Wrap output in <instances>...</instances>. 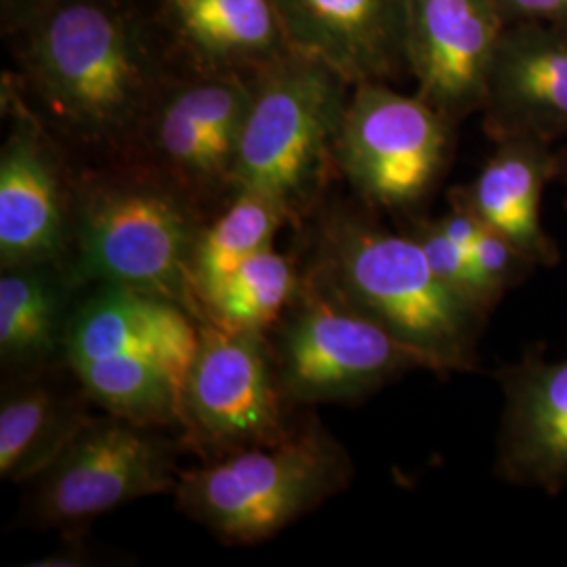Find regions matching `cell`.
I'll return each mask as SVG.
<instances>
[{"label":"cell","mask_w":567,"mask_h":567,"mask_svg":"<svg viewBox=\"0 0 567 567\" xmlns=\"http://www.w3.org/2000/svg\"><path fill=\"white\" fill-rule=\"evenodd\" d=\"M23 95L70 142L128 156L171 79L124 0H47L4 32Z\"/></svg>","instance_id":"cell-1"},{"label":"cell","mask_w":567,"mask_h":567,"mask_svg":"<svg viewBox=\"0 0 567 567\" xmlns=\"http://www.w3.org/2000/svg\"><path fill=\"white\" fill-rule=\"evenodd\" d=\"M368 208L337 206L320 217L305 274L383 326L425 370L475 372L489 316L435 276L414 236L391 231Z\"/></svg>","instance_id":"cell-2"},{"label":"cell","mask_w":567,"mask_h":567,"mask_svg":"<svg viewBox=\"0 0 567 567\" xmlns=\"http://www.w3.org/2000/svg\"><path fill=\"white\" fill-rule=\"evenodd\" d=\"M206 215L150 166L126 163L74 179L65 274L76 290L133 288L171 299L198 322L192 257Z\"/></svg>","instance_id":"cell-3"},{"label":"cell","mask_w":567,"mask_h":567,"mask_svg":"<svg viewBox=\"0 0 567 567\" xmlns=\"http://www.w3.org/2000/svg\"><path fill=\"white\" fill-rule=\"evenodd\" d=\"M200 343L182 305L133 288L82 290L61 365L102 412L135 425H182L183 389Z\"/></svg>","instance_id":"cell-4"},{"label":"cell","mask_w":567,"mask_h":567,"mask_svg":"<svg viewBox=\"0 0 567 567\" xmlns=\"http://www.w3.org/2000/svg\"><path fill=\"white\" fill-rule=\"evenodd\" d=\"M248 79L231 192L261 194L297 224L322 200L328 175L337 171V137L353 84L299 51Z\"/></svg>","instance_id":"cell-5"},{"label":"cell","mask_w":567,"mask_h":567,"mask_svg":"<svg viewBox=\"0 0 567 567\" xmlns=\"http://www.w3.org/2000/svg\"><path fill=\"white\" fill-rule=\"evenodd\" d=\"M353 477L349 452L309 419L274 444L182 471L175 498L225 545H259L339 496Z\"/></svg>","instance_id":"cell-6"},{"label":"cell","mask_w":567,"mask_h":567,"mask_svg":"<svg viewBox=\"0 0 567 567\" xmlns=\"http://www.w3.org/2000/svg\"><path fill=\"white\" fill-rule=\"evenodd\" d=\"M271 343L274 365L290 405L360 402L410 370L416 353L303 271Z\"/></svg>","instance_id":"cell-7"},{"label":"cell","mask_w":567,"mask_h":567,"mask_svg":"<svg viewBox=\"0 0 567 567\" xmlns=\"http://www.w3.org/2000/svg\"><path fill=\"white\" fill-rule=\"evenodd\" d=\"M454 122L421 95H404L389 82L351 89L337 137V171L365 206L423 217L446 173Z\"/></svg>","instance_id":"cell-8"},{"label":"cell","mask_w":567,"mask_h":567,"mask_svg":"<svg viewBox=\"0 0 567 567\" xmlns=\"http://www.w3.org/2000/svg\"><path fill=\"white\" fill-rule=\"evenodd\" d=\"M179 473L177 446L161 429L103 412L34 482L25 524L76 536L110 511L175 492Z\"/></svg>","instance_id":"cell-9"},{"label":"cell","mask_w":567,"mask_h":567,"mask_svg":"<svg viewBox=\"0 0 567 567\" xmlns=\"http://www.w3.org/2000/svg\"><path fill=\"white\" fill-rule=\"evenodd\" d=\"M198 330L183 389V444L210 461L286 437L297 425L288 416L292 405L278 383L267 334L229 330L206 318Z\"/></svg>","instance_id":"cell-10"},{"label":"cell","mask_w":567,"mask_h":567,"mask_svg":"<svg viewBox=\"0 0 567 567\" xmlns=\"http://www.w3.org/2000/svg\"><path fill=\"white\" fill-rule=\"evenodd\" d=\"M0 102L9 122L0 147V265L65 267L76 175L13 72L2 76Z\"/></svg>","instance_id":"cell-11"},{"label":"cell","mask_w":567,"mask_h":567,"mask_svg":"<svg viewBox=\"0 0 567 567\" xmlns=\"http://www.w3.org/2000/svg\"><path fill=\"white\" fill-rule=\"evenodd\" d=\"M505 28L496 0H408L405 61L416 95L454 124L482 112Z\"/></svg>","instance_id":"cell-12"},{"label":"cell","mask_w":567,"mask_h":567,"mask_svg":"<svg viewBox=\"0 0 567 567\" xmlns=\"http://www.w3.org/2000/svg\"><path fill=\"white\" fill-rule=\"evenodd\" d=\"M503 414L496 440L498 480L545 494L567 489V351L547 355L545 344L496 372Z\"/></svg>","instance_id":"cell-13"},{"label":"cell","mask_w":567,"mask_h":567,"mask_svg":"<svg viewBox=\"0 0 567 567\" xmlns=\"http://www.w3.org/2000/svg\"><path fill=\"white\" fill-rule=\"evenodd\" d=\"M492 142L567 137V23H511L492 61L484 102Z\"/></svg>","instance_id":"cell-14"},{"label":"cell","mask_w":567,"mask_h":567,"mask_svg":"<svg viewBox=\"0 0 567 567\" xmlns=\"http://www.w3.org/2000/svg\"><path fill=\"white\" fill-rule=\"evenodd\" d=\"M295 51L324 61L349 84L408 72V0H274Z\"/></svg>","instance_id":"cell-15"},{"label":"cell","mask_w":567,"mask_h":567,"mask_svg":"<svg viewBox=\"0 0 567 567\" xmlns=\"http://www.w3.org/2000/svg\"><path fill=\"white\" fill-rule=\"evenodd\" d=\"M158 7L196 72L250 76L295 51L274 0H158Z\"/></svg>","instance_id":"cell-16"},{"label":"cell","mask_w":567,"mask_h":567,"mask_svg":"<svg viewBox=\"0 0 567 567\" xmlns=\"http://www.w3.org/2000/svg\"><path fill=\"white\" fill-rule=\"evenodd\" d=\"M555 177L553 143L513 137L496 142L477 177L454 187L450 198L466 204L487 227L524 248L538 267H555L561 252L540 217L543 194Z\"/></svg>","instance_id":"cell-17"},{"label":"cell","mask_w":567,"mask_h":567,"mask_svg":"<svg viewBox=\"0 0 567 567\" xmlns=\"http://www.w3.org/2000/svg\"><path fill=\"white\" fill-rule=\"evenodd\" d=\"M47 372L18 377L2 391L0 477L4 482H37L97 416L79 381L70 389Z\"/></svg>","instance_id":"cell-18"},{"label":"cell","mask_w":567,"mask_h":567,"mask_svg":"<svg viewBox=\"0 0 567 567\" xmlns=\"http://www.w3.org/2000/svg\"><path fill=\"white\" fill-rule=\"evenodd\" d=\"M76 290L63 265H18L0 274V360L28 377L61 364Z\"/></svg>","instance_id":"cell-19"},{"label":"cell","mask_w":567,"mask_h":567,"mask_svg":"<svg viewBox=\"0 0 567 567\" xmlns=\"http://www.w3.org/2000/svg\"><path fill=\"white\" fill-rule=\"evenodd\" d=\"M290 224L282 208L261 194L236 189L204 221L192 257V288L200 303H208L250 257L271 248L276 234Z\"/></svg>","instance_id":"cell-20"},{"label":"cell","mask_w":567,"mask_h":567,"mask_svg":"<svg viewBox=\"0 0 567 567\" xmlns=\"http://www.w3.org/2000/svg\"><path fill=\"white\" fill-rule=\"evenodd\" d=\"M303 274L274 246L257 252L204 305V318L229 330L265 332L295 301ZM203 318V320H204Z\"/></svg>","instance_id":"cell-21"},{"label":"cell","mask_w":567,"mask_h":567,"mask_svg":"<svg viewBox=\"0 0 567 567\" xmlns=\"http://www.w3.org/2000/svg\"><path fill=\"white\" fill-rule=\"evenodd\" d=\"M471 264L489 311L498 307L508 290L526 282L538 267L524 248L486 224L471 246Z\"/></svg>","instance_id":"cell-22"},{"label":"cell","mask_w":567,"mask_h":567,"mask_svg":"<svg viewBox=\"0 0 567 567\" xmlns=\"http://www.w3.org/2000/svg\"><path fill=\"white\" fill-rule=\"evenodd\" d=\"M405 231L414 236L416 243L423 246L426 261L442 282L450 286L454 292H458L461 297H465L466 301L486 311L487 316L492 313L482 299L468 248L447 238L446 234L440 229V225L435 224V219H426V217L410 219Z\"/></svg>","instance_id":"cell-23"},{"label":"cell","mask_w":567,"mask_h":567,"mask_svg":"<svg viewBox=\"0 0 567 567\" xmlns=\"http://www.w3.org/2000/svg\"><path fill=\"white\" fill-rule=\"evenodd\" d=\"M505 23H567V0H496Z\"/></svg>","instance_id":"cell-24"},{"label":"cell","mask_w":567,"mask_h":567,"mask_svg":"<svg viewBox=\"0 0 567 567\" xmlns=\"http://www.w3.org/2000/svg\"><path fill=\"white\" fill-rule=\"evenodd\" d=\"M47 0H0V18L2 30L9 32L13 25H18L25 16H30L34 9H39Z\"/></svg>","instance_id":"cell-25"},{"label":"cell","mask_w":567,"mask_h":567,"mask_svg":"<svg viewBox=\"0 0 567 567\" xmlns=\"http://www.w3.org/2000/svg\"><path fill=\"white\" fill-rule=\"evenodd\" d=\"M557 182L566 187V206H567V147L557 152Z\"/></svg>","instance_id":"cell-26"}]
</instances>
